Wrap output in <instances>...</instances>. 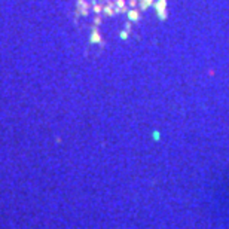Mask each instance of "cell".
I'll return each mask as SVG.
<instances>
[{"mask_svg": "<svg viewBox=\"0 0 229 229\" xmlns=\"http://www.w3.org/2000/svg\"><path fill=\"white\" fill-rule=\"evenodd\" d=\"M155 9H156V13L159 15L161 19L167 18V0H158L155 3Z\"/></svg>", "mask_w": 229, "mask_h": 229, "instance_id": "1", "label": "cell"}, {"mask_svg": "<svg viewBox=\"0 0 229 229\" xmlns=\"http://www.w3.org/2000/svg\"><path fill=\"white\" fill-rule=\"evenodd\" d=\"M128 16H129V19H131V21H137L140 15H138V12H137V10H129Z\"/></svg>", "mask_w": 229, "mask_h": 229, "instance_id": "2", "label": "cell"}, {"mask_svg": "<svg viewBox=\"0 0 229 229\" xmlns=\"http://www.w3.org/2000/svg\"><path fill=\"white\" fill-rule=\"evenodd\" d=\"M153 0H141V9H147L152 4Z\"/></svg>", "mask_w": 229, "mask_h": 229, "instance_id": "3", "label": "cell"}, {"mask_svg": "<svg viewBox=\"0 0 229 229\" xmlns=\"http://www.w3.org/2000/svg\"><path fill=\"white\" fill-rule=\"evenodd\" d=\"M117 4H119V6H122V7H123V0H117Z\"/></svg>", "mask_w": 229, "mask_h": 229, "instance_id": "4", "label": "cell"}]
</instances>
